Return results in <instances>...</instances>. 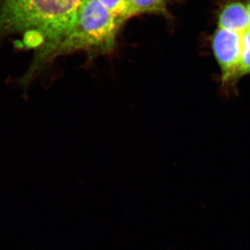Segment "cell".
I'll list each match as a JSON object with an SVG mask.
<instances>
[{
    "label": "cell",
    "instance_id": "cell-1",
    "mask_svg": "<svg viewBox=\"0 0 250 250\" xmlns=\"http://www.w3.org/2000/svg\"><path fill=\"white\" fill-rule=\"evenodd\" d=\"M85 0H0V39L21 36V47L46 58Z\"/></svg>",
    "mask_w": 250,
    "mask_h": 250
},
{
    "label": "cell",
    "instance_id": "cell-2",
    "mask_svg": "<svg viewBox=\"0 0 250 250\" xmlns=\"http://www.w3.org/2000/svg\"><path fill=\"white\" fill-rule=\"evenodd\" d=\"M121 26L97 0H85L72 25L54 46L48 61L80 51L89 57L111 53Z\"/></svg>",
    "mask_w": 250,
    "mask_h": 250
},
{
    "label": "cell",
    "instance_id": "cell-3",
    "mask_svg": "<svg viewBox=\"0 0 250 250\" xmlns=\"http://www.w3.org/2000/svg\"><path fill=\"white\" fill-rule=\"evenodd\" d=\"M210 47L220 69L223 84L234 83L242 53V33L217 27Z\"/></svg>",
    "mask_w": 250,
    "mask_h": 250
},
{
    "label": "cell",
    "instance_id": "cell-4",
    "mask_svg": "<svg viewBox=\"0 0 250 250\" xmlns=\"http://www.w3.org/2000/svg\"><path fill=\"white\" fill-rule=\"evenodd\" d=\"M217 27L243 33L250 27L247 0H224L215 15Z\"/></svg>",
    "mask_w": 250,
    "mask_h": 250
},
{
    "label": "cell",
    "instance_id": "cell-5",
    "mask_svg": "<svg viewBox=\"0 0 250 250\" xmlns=\"http://www.w3.org/2000/svg\"><path fill=\"white\" fill-rule=\"evenodd\" d=\"M170 0H129L136 16L143 14L160 15L170 18L168 3Z\"/></svg>",
    "mask_w": 250,
    "mask_h": 250
},
{
    "label": "cell",
    "instance_id": "cell-6",
    "mask_svg": "<svg viewBox=\"0 0 250 250\" xmlns=\"http://www.w3.org/2000/svg\"><path fill=\"white\" fill-rule=\"evenodd\" d=\"M105 9L107 10L117 21L123 23L136 16L129 0H97Z\"/></svg>",
    "mask_w": 250,
    "mask_h": 250
},
{
    "label": "cell",
    "instance_id": "cell-7",
    "mask_svg": "<svg viewBox=\"0 0 250 250\" xmlns=\"http://www.w3.org/2000/svg\"><path fill=\"white\" fill-rule=\"evenodd\" d=\"M250 74V27L242 33V53L239 67L237 72L236 80Z\"/></svg>",
    "mask_w": 250,
    "mask_h": 250
},
{
    "label": "cell",
    "instance_id": "cell-8",
    "mask_svg": "<svg viewBox=\"0 0 250 250\" xmlns=\"http://www.w3.org/2000/svg\"><path fill=\"white\" fill-rule=\"evenodd\" d=\"M247 6H248V13H249L250 19V0H247Z\"/></svg>",
    "mask_w": 250,
    "mask_h": 250
}]
</instances>
